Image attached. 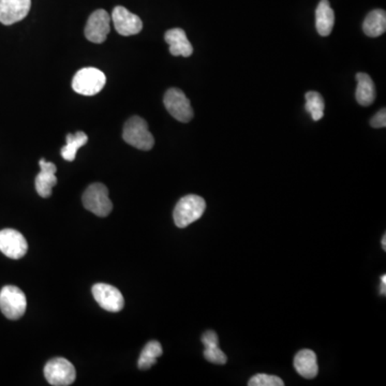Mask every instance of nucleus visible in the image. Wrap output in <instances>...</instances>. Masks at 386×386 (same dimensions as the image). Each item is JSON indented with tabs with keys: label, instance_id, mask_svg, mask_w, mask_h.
Wrapping results in <instances>:
<instances>
[{
	"label": "nucleus",
	"instance_id": "23",
	"mask_svg": "<svg viewBox=\"0 0 386 386\" xmlns=\"http://www.w3.org/2000/svg\"><path fill=\"white\" fill-rule=\"evenodd\" d=\"M249 386H284V383L279 376L271 374H258L248 382Z\"/></svg>",
	"mask_w": 386,
	"mask_h": 386
},
{
	"label": "nucleus",
	"instance_id": "16",
	"mask_svg": "<svg viewBox=\"0 0 386 386\" xmlns=\"http://www.w3.org/2000/svg\"><path fill=\"white\" fill-rule=\"evenodd\" d=\"M335 24V13L332 11L328 0H321L315 11V27L322 37L332 34Z\"/></svg>",
	"mask_w": 386,
	"mask_h": 386
},
{
	"label": "nucleus",
	"instance_id": "18",
	"mask_svg": "<svg viewBox=\"0 0 386 386\" xmlns=\"http://www.w3.org/2000/svg\"><path fill=\"white\" fill-rule=\"evenodd\" d=\"M357 89L355 93L357 102L363 106H370L376 100V89L372 78L367 73L356 74Z\"/></svg>",
	"mask_w": 386,
	"mask_h": 386
},
{
	"label": "nucleus",
	"instance_id": "20",
	"mask_svg": "<svg viewBox=\"0 0 386 386\" xmlns=\"http://www.w3.org/2000/svg\"><path fill=\"white\" fill-rule=\"evenodd\" d=\"M66 139V146L61 148V156L67 161H73L76 159L78 148H81L86 143L89 142V137L83 131H78L76 135L69 133Z\"/></svg>",
	"mask_w": 386,
	"mask_h": 386
},
{
	"label": "nucleus",
	"instance_id": "21",
	"mask_svg": "<svg viewBox=\"0 0 386 386\" xmlns=\"http://www.w3.org/2000/svg\"><path fill=\"white\" fill-rule=\"evenodd\" d=\"M162 353L163 351H162L160 342L156 341V340L149 341L139 355V362H137L139 370H149L152 365L156 364L157 359L161 356Z\"/></svg>",
	"mask_w": 386,
	"mask_h": 386
},
{
	"label": "nucleus",
	"instance_id": "19",
	"mask_svg": "<svg viewBox=\"0 0 386 386\" xmlns=\"http://www.w3.org/2000/svg\"><path fill=\"white\" fill-rule=\"evenodd\" d=\"M363 30L368 37H380L386 30V13L381 9L372 11L363 23Z\"/></svg>",
	"mask_w": 386,
	"mask_h": 386
},
{
	"label": "nucleus",
	"instance_id": "26",
	"mask_svg": "<svg viewBox=\"0 0 386 386\" xmlns=\"http://www.w3.org/2000/svg\"><path fill=\"white\" fill-rule=\"evenodd\" d=\"M381 244L383 250H386V235H384L383 238H382Z\"/></svg>",
	"mask_w": 386,
	"mask_h": 386
},
{
	"label": "nucleus",
	"instance_id": "22",
	"mask_svg": "<svg viewBox=\"0 0 386 386\" xmlns=\"http://www.w3.org/2000/svg\"><path fill=\"white\" fill-rule=\"evenodd\" d=\"M306 110L310 113L315 122L322 120L324 116V100L322 95L317 91H308L306 93Z\"/></svg>",
	"mask_w": 386,
	"mask_h": 386
},
{
	"label": "nucleus",
	"instance_id": "12",
	"mask_svg": "<svg viewBox=\"0 0 386 386\" xmlns=\"http://www.w3.org/2000/svg\"><path fill=\"white\" fill-rule=\"evenodd\" d=\"M32 0H0V23L12 25L27 16Z\"/></svg>",
	"mask_w": 386,
	"mask_h": 386
},
{
	"label": "nucleus",
	"instance_id": "24",
	"mask_svg": "<svg viewBox=\"0 0 386 386\" xmlns=\"http://www.w3.org/2000/svg\"><path fill=\"white\" fill-rule=\"evenodd\" d=\"M370 126L372 128H385L386 127V110L382 109L376 115L370 120Z\"/></svg>",
	"mask_w": 386,
	"mask_h": 386
},
{
	"label": "nucleus",
	"instance_id": "3",
	"mask_svg": "<svg viewBox=\"0 0 386 386\" xmlns=\"http://www.w3.org/2000/svg\"><path fill=\"white\" fill-rule=\"evenodd\" d=\"M27 308L24 292L14 286H5L0 291V310L9 320H19Z\"/></svg>",
	"mask_w": 386,
	"mask_h": 386
},
{
	"label": "nucleus",
	"instance_id": "9",
	"mask_svg": "<svg viewBox=\"0 0 386 386\" xmlns=\"http://www.w3.org/2000/svg\"><path fill=\"white\" fill-rule=\"evenodd\" d=\"M93 295L95 302L104 310L110 313H118L125 306V299L115 286L106 284H97L93 286Z\"/></svg>",
	"mask_w": 386,
	"mask_h": 386
},
{
	"label": "nucleus",
	"instance_id": "13",
	"mask_svg": "<svg viewBox=\"0 0 386 386\" xmlns=\"http://www.w3.org/2000/svg\"><path fill=\"white\" fill-rule=\"evenodd\" d=\"M41 171L36 177V190L41 198H49L52 196V189L57 183V177L55 175L56 166L52 162L41 159L39 162Z\"/></svg>",
	"mask_w": 386,
	"mask_h": 386
},
{
	"label": "nucleus",
	"instance_id": "25",
	"mask_svg": "<svg viewBox=\"0 0 386 386\" xmlns=\"http://www.w3.org/2000/svg\"><path fill=\"white\" fill-rule=\"evenodd\" d=\"M381 282H382V284H383V286H381V294H383V295H385V294H386V276H385V275H383V276L381 277Z\"/></svg>",
	"mask_w": 386,
	"mask_h": 386
},
{
	"label": "nucleus",
	"instance_id": "8",
	"mask_svg": "<svg viewBox=\"0 0 386 386\" xmlns=\"http://www.w3.org/2000/svg\"><path fill=\"white\" fill-rule=\"evenodd\" d=\"M27 240H25L22 233L13 229L0 231V251L5 257L13 260L22 259L27 253Z\"/></svg>",
	"mask_w": 386,
	"mask_h": 386
},
{
	"label": "nucleus",
	"instance_id": "2",
	"mask_svg": "<svg viewBox=\"0 0 386 386\" xmlns=\"http://www.w3.org/2000/svg\"><path fill=\"white\" fill-rule=\"evenodd\" d=\"M122 137L126 143L141 150H150L155 145V139L149 131L146 120L139 116L127 120Z\"/></svg>",
	"mask_w": 386,
	"mask_h": 386
},
{
	"label": "nucleus",
	"instance_id": "5",
	"mask_svg": "<svg viewBox=\"0 0 386 386\" xmlns=\"http://www.w3.org/2000/svg\"><path fill=\"white\" fill-rule=\"evenodd\" d=\"M84 207L98 217H106L113 209V204L109 198V190L100 183H95L84 192Z\"/></svg>",
	"mask_w": 386,
	"mask_h": 386
},
{
	"label": "nucleus",
	"instance_id": "4",
	"mask_svg": "<svg viewBox=\"0 0 386 386\" xmlns=\"http://www.w3.org/2000/svg\"><path fill=\"white\" fill-rule=\"evenodd\" d=\"M106 78L102 71L95 68H84L76 72L72 80V89L83 95H95L102 91Z\"/></svg>",
	"mask_w": 386,
	"mask_h": 386
},
{
	"label": "nucleus",
	"instance_id": "15",
	"mask_svg": "<svg viewBox=\"0 0 386 386\" xmlns=\"http://www.w3.org/2000/svg\"><path fill=\"white\" fill-rule=\"evenodd\" d=\"M294 368L305 379H313L319 374L317 355L311 350H302L294 357Z\"/></svg>",
	"mask_w": 386,
	"mask_h": 386
},
{
	"label": "nucleus",
	"instance_id": "14",
	"mask_svg": "<svg viewBox=\"0 0 386 386\" xmlns=\"http://www.w3.org/2000/svg\"><path fill=\"white\" fill-rule=\"evenodd\" d=\"M164 40L170 45V53L173 56L189 57L192 55V45L187 38L186 32L181 28L168 30L164 34Z\"/></svg>",
	"mask_w": 386,
	"mask_h": 386
},
{
	"label": "nucleus",
	"instance_id": "7",
	"mask_svg": "<svg viewBox=\"0 0 386 386\" xmlns=\"http://www.w3.org/2000/svg\"><path fill=\"white\" fill-rule=\"evenodd\" d=\"M164 105L168 112L181 122H189L193 118V110L186 95L179 89H170L164 95Z\"/></svg>",
	"mask_w": 386,
	"mask_h": 386
},
{
	"label": "nucleus",
	"instance_id": "1",
	"mask_svg": "<svg viewBox=\"0 0 386 386\" xmlns=\"http://www.w3.org/2000/svg\"><path fill=\"white\" fill-rule=\"evenodd\" d=\"M205 200L196 194H189L179 201L174 209V223L183 229L198 220L205 212Z\"/></svg>",
	"mask_w": 386,
	"mask_h": 386
},
{
	"label": "nucleus",
	"instance_id": "11",
	"mask_svg": "<svg viewBox=\"0 0 386 386\" xmlns=\"http://www.w3.org/2000/svg\"><path fill=\"white\" fill-rule=\"evenodd\" d=\"M112 21L115 26L116 32L125 37L139 34L143 30L142 20L122 5L114 8Z\"/></svg>",
	"mask_w": 386,
	"mask_h": 386
},
{
	"label": "nucleus",
	"instance_id": "17",
	"mask_svg": "<svg viewBox=\"0 0 386 386\" xmlns=\"http://www.w3.org/2000/svg\"><path fill=\"white\" fill-rule=\"evenodd\" d=\"M204 347V357L208 362L216 365H225L227 362V357L219 348V339L214 330H207L202 336Z\"/></svg>",
	"mask_w": 386,
	"mask_h": 386
},
{
	"label": "nucleus",
	"instance_id": "6",
	"mask_svg": "<svg viewBox=\"0 0 386 386\" xmlns=\"http://www.w3.org/2000/svg\"><path fill=\"white\" fill-rule=\"evenodd\" d=\"M45 376L51 385H71L76 378V368L68 359L56 357L45 365Z\"/></svg>",
	"mask_w": 386,
	"mask_h": 386
},
{
	"label": "nucleus",
	"instance_id": "10",
	"mask_svg": "<svg viewBox=\"0 0 386 386\" xmlns=\"http://www.w3.org/2000/svg\"><path fill=\"white\" fill-rule=\"evenodd\" d=\"M111 17L105 10L95 11L86 23L85 37L93 43H103L110 34Z\"/></svg>",
	"mask_w": 386,
	"mask_h": 386
}]
</instances>
